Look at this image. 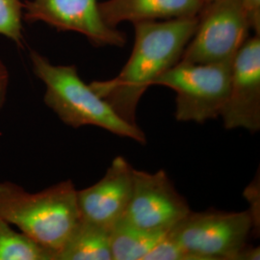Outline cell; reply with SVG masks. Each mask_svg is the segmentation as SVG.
<instances>
[{"mask_svg":"<svg viewBox=\"0 0 260 260\" xmlns=\"http://www.w3.org/2000/svg\"><path fill=\"white\" fill-rule=\"evenodd\" d=\"M54 260H112L109 230L81 219Z\"/></svg>","mask_w":260,"mask_h":260,"instance_id":"cell-12","label":"cell"},{"mask_svg":"<svg viewBox=\"0 0 260 260\" xmlns=\"http://www.w3.org/2000/svg\"><path fill=\"white\" fill-rule=\"evenodd\" d=\"M204 6L203 0H106L100 3V10L104 22L117 28L122 22L197 17Z\"/></svg>","mask_w":260,"mask_h":260,"instance_id":"cell-11","label":"cell"},{"mask_svg":"<svg viewBox=\"0 0 260 260\" xmlns=\"http://www.w3.org/2000/svg\"><path fill=\"white\" fill-rule=\"evenodd\" d=\"M110 232L112 260H143L168 233L138 228L121 219Z\"/></svg>","mask_w":260,"mask_h":260,"instance_id":"cell-13","label":"cell"},{"mask_svg":"<svg viewBox=\"0 0 260 260\" xmlns=\"http://www.w3.org/2000/svg\"><path fill=\"white\" fill-rule=\"evenodd\" d=\"M259 256L260 249L258 247L251 248L247 246L238 253L236 260H258Z\"/></svg>","mask_w":260,"mask_h":260,"instance_id":"cell-19","label":"cell"},{"mask_svg":"<svg viewBox=\"0 0 260 260\" xmlns=\"http://www.w3.org/2000/svg\"><path fill=\"white\" fill-rule=\"evenodd\" d=\"M251 25L240 0H214L198 16L195 33L179 61L198 64L232 62L249 38Z\"/></svg>","mask_w":260,"mask_h":260,"instance_id":"cell-6","label":"cell"},{"mask_svg":"<svg viewBox=\"0 0 260 260\" xmlns=\"http://www.w3.org/2000/svg\"><path fill=\"white\" fill-rule=\"evenodd\" d=\"M232 62L198 64L179 61L152 86L174 90L176 119L204 123L221 116L230 93Z\"/></svg>","mask_w":260,"mask_h":260,"instance_id":"cell-4","label":"cell"},{"mask_svg":"<svg viewBox=\"0 0 260 260\" xmlns=\"http://www.w3.org/2000/svg\"><path fill=\"white\" fill-rule=\"evenodd\" d=\"M23 21L79 33L95 47H122L126 43L122 32L104 22L98 0H25Z\"/></svg>","mask_w":260,"mask_h":260,"instance_id":"cell-7","label":"cell"},{"mask_svg":"<svg viewBox=\"0 0 260 260\" xmlns=\"http://www.w3.org/2000/svg\"><path fill=\"white\" fill-rule=\"evenodd\" d=\"M226 129H260V36L249 37L233 58L230 93L221 116Z\"/></svg>","mask_w":260,"mask_h":260,"instance_id":"cell-9","label":"cell"},{"mask_svg":"<svg viewBox=\"0 0 260 260\" xmlns=\"http://www.w3.org/2000/svg\"><path fill=\"white\" fill-rule=\"evenodd\" d=\"M204 2H205V4H206V3H209V2H212V1H214V0H203Z\"/></svg>","mask_w":260,"mask_h":260,"instance_id":"cell-20","label":"cell"},{"mask_svg":"<svg viewBox=\"0 0 260 260\" xmlns=\"http://www.w3.org/2000/svg\"><path fill=\"white\" fill-rule=\"evenodd\" d=\"M190 211L165 171L134 169L132 196L122 219L144 230L168 233Z\"/></svg>","mask_w":260,"mask_h":260,"instance_id":"cell-8","label":"cell"},{"mask_svg":"<svg viewBox=\"0 0 260 260\" xmlns=\"http://www.w3.org/2000/svg\"><path fill=\"white\" fill-rule=\"evenodd\" d=\"M251 28L260 36V0H240Z\"/></svg>","mask_w":260,"mask_h":260,"instance_id":"cell-17","label":"cell"},{"mask_svg":"<svg viewBox=\"0 0 260 260\" xmlns=\"http://www.w3.org/2000/svg\"><path fill=\"white\" fill-rule=\"evenodd\" d=\"M0 219L51 252L53 260L80 222L77 190L71 179L37 193L0 182Z\"/></svg>","mask_w":260,"mask_h":260,"instance_id":"cell-2","label":"cell"},{"mask_svg":"<svg viewBox=\"0 0 260 260\" xmlns=\"http://www.w3.org/2000/svg\"><path fill=\"white\" fill-rule=\"evenodd\" d=\"M34 75L44 83V102L65 124L79 128L98 126L115 135L146 144L147 138L137 124L124 121L101 95L86 84L75 65H53L47 57L30 51Z\"/></svg>","mask_w":260,"mask_h":260,"instance_id":"cell-3","label":"cell"},{"mask_svg":"<svg viewBox=\"0 0 260 260\" xmlns=\"http://www.w3.org/2000/svg\"><path fill=\"white\" fill-rule=\"evenodd\" d=\"M9 71L5 64L0 60V111L6 103L9 89Z\"/></svg>","mask_w":260,"mask_h":260,"instance_id":"cell-18","label":"cell"},{"mask_svg":"<svg viewBox=\"0 0 260 260\" xmlns=\"http://www.w3.org/2000/svg\"><path fill=\"white\" fill-rule=\"evenodd\" d=\"M133 172L134 168L126 159L117 156L100 181L77 190L80 218L110 230L122 219L129 205Z\"/></svg>","mask_w":260,"mask_h":260,"instance_id":"cell-10","label":"cell"},{"mask_svg":"<svg viewBox=\"0 0 260 260\" xmlns=\"http://www.w3.org/2000/svg\"><path fill=\"white\" fill-rule=\"evenodd\" d=\"M197 24L198 16L133 24L134 46L121 73L90 86L121 119L137 124L136 111L143 94L159 75L179 62Z\"/></svg>","mask_w":260,"mask_h":260,"instance_id":"cell-1","label":"cell"},{"mask_svg":"<svg viewBox=\"0 0 260 260\" xmlns=\"http://www.w3.org/2000/svg\"><path fill=\"white\" fill-rule=\"evenodd\" d=\"M253 228L249 210L190 211L167 234L197 260H236Z\"/></svg>","mask_w":260,"mask_h":260,"instance_id":"cell-5","label":"cell"},{"mask_svg":"<svg viewBox=\"0 0 260 260\" xmlns=\"http://www.w3.org/2000/svg\"><path fill=\"white\" fill-rule=\"evenodd\" d=\"M23 2L21 0H0V35L19 47L24 43Z\"/></svg>","mask_w":260,"mask_h":260,"instance_id":"cell-15","label":"cell"},{"mask_svg":"<svg viewBox=\"0 0 260 260\" xmlns=\"http://www.w3.org/2000/svg\"><path fill=\"white\" fill-rule=\"evenodd\" d=\"M0 260H53V256L0 219Z\"/></svg>","mask_w":260,"mask_h":260,"instance_id":"cell-14","label":"cell"},{"mask_svg":"<svg viewBox=\"0 0 260 260\" xmlns=\"http://www.w3.org/2000/svg\"><path fill=\"white\" fill-rule=\"evenodd\" d=\"M143 260H197L195 256L186 251L177 242L166 234L145 255Z\"/></svg>","mask_w":260,"mask_h":260,"instance_id":"cell-16","label":"cell"}]
</instances>
